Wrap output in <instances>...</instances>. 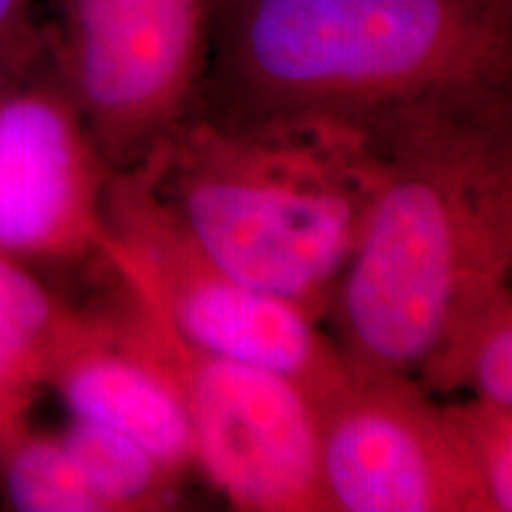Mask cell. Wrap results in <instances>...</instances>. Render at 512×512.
Here are the masks:
<instances>
[{
	"label": "cell",
	"mask_w": 512,
	"mask_h": 512,
	"mask_svg": "<svg viewBox=\"0 0 512 512\" xmlns=\"http://www.w3.org/2000/svg\"><path fill=\"white\" fill-rule=\"evenodd\" d=\"M0 494L19 512H102L60 432L19 418L0 430Z\"/></svg>",
	"instance_id": "13"
},
{
	"label": "cell",
	"mask_w": 512,
	"mask_h": 512,
	"mask_svg": "<svg viewBox=\"0 0 512 512\" xmlns=\"http://www.w3.org/2000/svg\"><path fill=\"white\" fill-rule=\"evenodd\" d=\"M377 183L325 318L351 370L415 375L510 290L512 91L403 110L368 133Z\"/></svg>",
	"instance_id": "1"
},
{
	"label": "cell",
	"mask_w": 512,
	"mask_h": 512,
	"mask_svg": "<svg viewBox=\"0 0 512 512\" xmlns=\"http://www.w3.org/2000/svg\"><path fill=\"white\" fill-rule=\"evenodd\" d=\"M430 394L470 389L512 408V290L460 320L413 375Z\"/></svg>",
	"instance_id": "12"
},
{
	"label": "cell",
	"mask_w": 512,
	"mask_h": 512,
	"mask_svg": "<svg viewBox=\"0 0 512 512\" xmlns=\"http://www.w3.org/2000/svg\"><path fill=\"white\" fill-rule=\"evenodd\" d=\"M136 294L147 332L181 387L195 470L235 510L328 512L316 401L273 370L192 347Z\"/></svg>",
	"instance_id": "6"
},
{
	"label": "cell",
	"mask_w": 512,
	"mask_h": 512,
	"mask_svg": "<svg viewBox=\"0 0 512 512\" xmlns=\"http://www.w3.org/2000/svg\"><path fill=\"white\" fill-rule=\"evenodd\" d=\"M98 323L43 268L0 254V430L27 418L55 368Z\"/></svg>",
	"instance_id": "10"
},
{
	"label": "cell",
	"mask_w": 512,
	"mask_h": 512,
	"mask_svg": "<svg viewBox=\"0 0 512 512\" xmlns=\"http://www.w3.org/2000/svg\"><path fill=\"white\" fill-rule=\"evenodd\" d=\"M328 512H491L448 406L401 373L351 370L318 403Z\"/></svg>",
	"instance_id": "7"
},
{
	"label": "cell",
	"mask_w": 512,
	"mask_h": 512,
	"mask_svg": "<svg viewBox=\"0 0 512 512\" xmlns=\"http://www.w3.org/2000/svg\"><path fill=\"white\" fill-rule=\"evenodd\" d=\"M112 174L50 50L0 76V254L43 271L107 264Z\"/></svg>",
	"instance_id": "8"
},
{
	"label": "cell",
	"mask_w": 512,
	"mask_h": 512,
	"mask_svg": "<svg viewBox=\"0 0 512 512\" xmlns=\"http://www.w3.org/2000/svg\"><path fill=\"white\" fill-rule=\"evenodd\" d=\"M48 50L102 157L143 162L195 110L214 0H46Z\"/></svg>",
	"instance_id": "5"
},
{
	"label": "cell",
	"mask_w": 512,
	"mask_h": 512,
	"mask_svg": "<svg viewBox=\"0 0 512 512\" xmlns=\"http://www.w3.org/2000/svg\"><path fill=\"white\" fill-rule=\"evenodd\" d=\"M484 91H512V0H214L190 117L368 136L403 110Z\"/></svg>",
	"instance_id": "2"
},
{
	"label": "cell",
	"mask_w": 512,
	"mask_h": 512,
	"mask_svg": "<svg viewBox=\"0 0 512 512\" xmlns=\"http://www.w3.org/2000/svg\"><path fill=\"white\" fill-rule=\"evenodd\" d=\"M60 437L102 512L164 510L176 501L183 475L126 434L69 418Z\"/></svg>",
	"instance_id": "11"
},
{
	"label": "cell",
	"mask_w": 512,
	"mask_h": 512,
	"mask_svg": "<svg viewBox=\"0 0 512 512\" xmlns=\"http://www.w3.org/2000/svg\"><path fill=\"white\" fill-rule=\"evenodd\" d=\"M102 219L107 266L192 347L273 370L316 406L349 377L342 351L316 318L242 283L190 238L143 162L114 171Z\"/></svg>",
	"instance_id": "4"
},
{
	"label": "cell",
	"mask_w": 512,
	"mask_h": 512,
	"mask_svg": "<svg viewBox=\"0 0 512 512\" xmlns=\"http://www.w3.org/2000/svg\"><path fill=\"white\" fill-rule=\"evenodd\" d=\"M491 512L512 510V408L472 396L448 406Z\"/></svg>",
	"instance_id": "14"
},
{
	"label": "cell",
	"mask_w": 512,
	"mask_h": 512,
	"mask_svg": "<svg viewBox=\"0 0 512 512\" xmlns=\"http://www.w3.org/2000/svg\"><path fill=\"white\" fill-rule=\"evenodd\" d=\"M117 280L114 302L98 306L95 328L62 358L48 387L69 418L126 434L185 475L195 467V446L181 387L147 332L138 294Z\"/></svg>",
	"instance_id": "9"
},
{
	"label": "cell",
	"mask_w": 512,
	"mask_h": 512,
	"mask_svg": "<svg viewBox=\"0 0 512 512\" xmlns=\"http://www.w3.org/2000/svg\"><path fill=\"white\" fill-rule=\"evenodd\" d=\"M143 164L216 264L323 323L373 202L377 155L366 133L190 117Z\"/></svg>",
	"instance_id": "3"
},
{
	"label": "cell",
	"mask_w": 512,
	"mask_h": 512,
	"mask_svg": "<svg viewBox=\"0 0 512 512\" xmlns=\"http://www.w3.org/2000/svg\"><path fill=\"white\" fill-rule=\"evenodd\" d=\"M48 55L46 0H0V76Z\"/></svg>",
	"instance_id": "15"
}]
</instances>
